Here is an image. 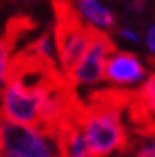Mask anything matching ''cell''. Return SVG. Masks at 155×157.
<instances>
[{
	"instance_id": "obj_1",
	"label": "cell",
	"mask_w": 155,
	"mask_h": 157,
	"mask_svg": "<svg viewBox=\"0 0 155 157\" xmlns=\"http://www.w3.org/2000/svg\"><path fill=\"white\" fill-rule=\"evenodd\" d=\"M130 93L99 91L87 105H81L77 122L91 147L93 157H112L128 145V128L122 118V105Z\"/></svg>"
},
{
	"instance_id": "obj_2",
	"label": "cell",
	"mask_w": 155,
	"mask_h": 157,
	"mask_svg": "<svg viewBox=\"0 0 155 157\" xmlns=\"http://www.w3.org/2000/svg\"><path fill=\"white\" fill-rule=\"evenodd\" d=\"M52 6L56 13V58L62 75L68 77V72L77 66V62L87 52L95 31L79 19L70 0H52Z\"/></svg>"
},
{
	"instance_id": "obj_3",
	"label": "cell",
	"mask_w": 155,
	"mask_h": 157,
	"mask_svg": "<svg viewBox=\"0 0 155 157\" xmlns=\"http://www.w3.org/2000/svg\"><path fill=\"white\" fill-rule=\"evenodd\" d=\"M0 151L19 157H62L58 130L0 118Z\"/></svg>"
},
{
	"instance_id": "obj_4",
	"label": "cell",
	"mask_w": 155,
	"mask_h": 157,
	"mask_svg": "<svg viewBox=\"0 0 155 157\" xmlns=\"http://www.w3.org/2000/svg\"><path fill=\"white\" fill-rule=\"evenodd\" d=\"M114 50L116 46L110 37V33L95 31L87 52L77 62V66L68 72L66 77L68 83L72 87H85V89H93L106 83V64Z\"/></svg>"
},
{
	"instance_id": "obj_5",
	"label": "cell",
	"mask_w": 155,
	"mask_h": 157,
	"mask_svg": "<svg viewBox=\"0 0 155 157\" xmlns=\"http://www.w3.org/2000/svg\"><path fill=\"white\" fill-rule=\"evenodd\" d=\"M149 64L134 52L128 50H114L106 64V83L110 89L124 91V93H137L141 85L149 77Z\"/></svg>"
},
{
	"instance_id": "obj_6",
	"label": "cell",
	"mask_w": 155,
	"mask_h": 157,
	"mask_svg": "<svg viewBox=\"0 0 155 157\" xmlns=\"http://www.w3.org/2000/svg\"><path fill=\"white\" fill-rule=\"evenodd\" d=\"M72 8L79 15V19L91 27L93 31H101V33H110L116 29V15L114 10L103 4L101 0H70Z\"/></svg>"
},
{
	"instance_id": "obj_7",
	"label": "cell",
	"mask_w": 155,
	"mask_h": 157,
	"mask_svg": "<svg viewBox=\"0 0 155 157\" xmlns=\"http://www.w3.org/2000/svg\"><path fill=\"white\" fill-rule=\"evenodd\" d=\"M60 134V149H62V157H93L91 147L85 139V132L81 130L77 118L66 122L64 126L58 128Z\"/></svg>"
},
{
	"instance_id": "obj_8",
	"label": "cell",
	"mask_w": 155,
	"mask_h": 157,
	"mask_svg": "<svg viewBox=\"0 0 155 157\" xmlns=\"http://www.w3.org/2000/svg\"><path fill=\"white\" fill-rule=\"evenodd\" d=\"M25 52L31 54V56H35L37 60H41V62L52 64V66H58V58H56V41H54V37L48 35V33L35 37Z\"/></svg>"
},
{
	"instance_id": "obj_9",
	"label": "cell",
	"mask_w": 155,
	"mask_h": 157,
	"mask_svg": "<svg viewBox=\"0 0 155 157\" xmlns=\"http://www.w3.org/2000/svg\"><path fill=\"white\" fill-rule=\"evenodd\" d=\"M134 97H137V105L141 108V112L155 118V71L149 72L147 81L141 85V89L134 93Z\"/></svg>"
},
{
	"instance_id": "obj_10",
	"label": "cell",
	"mask_w": 155,
	"mask_h": 157,
	"mask_svg": "<svg viewBox=\"0 0 155 157\" xmlns=\"http://www.w3.org/2000/svg\"><path fill=\"white\" fill-rule=\"evenodd\" d=\"M134 157H155V134H145L137 143Z\"/></svg>"
},
{
	"instance_id": "obj_11",
	"label": "cell",
	"mask_w": 155,
	"mask_h": 157,
	"mask_svg": "<svg viewBox=\"0 0 155 157\" xmlns=\"http://www.w3.org/2000/svg\"><path fill=\"white\" fill-rule=\"evenodd\" d=\"M116 35L122 39V41H126V44H141V41H143V35H141L134 27H118Z\"/></svg>"
},
{
	"instance_id": "obj_12",
	"label": "cell",
	"mask_w": 155,
	"mask_h": 157,
	"mask_svg": "<svg viewBox=\"0 0 155 157\" xmlns=\"http://www.w3.org/2000/svg\"><path fill=\"white\" fill-rule=\"evenodd\" d=\"M143 46L147 50V54L155 58V23H151L145 29V33H143Z\"/></svg>"
},
{
	"instance_id": "obj_13",
	"label": "cell",
	"mask_w": 155,
	"mask_h": 157,
	"mask_svg": "<svg viewBox=\"0 0 155 157\" xmlns=\"http://www.w3.org/2000/svg\"><path fill=\"white\" fill-rule=\"evenodd\" d=\"M126 8L134 13V15H143L145 13V2H141V0H128L126 2Z\"/></svg>"
},
{
	"instance_id": "obj_14",
	"label": "cell",
	"mask_w": 155,
	"mask_h": 157,
	"mask_svg": "<svg viewBox=\"0 0 155 157\" xmlns=\"http://www.w3.org/2000/svg\"><path fill=\"white\" fill-rule=\"evenodd\" d=\"M0 157H19L15 153H6V151H0Z\"/></svg>"
},
{
	"instance_id": "obj_15",
	"label": "cell",
	"mask_w": 155,
	"mask_h": 157,
	"mask_svg": "<svg viewBox=\"0 0 155 157\" xmlns=\"http://www.w3.org/2000/svg\"><path fill=\"white\" fill-rule=\"evenodd\" d=\"M141 2H145V4H147V2H151V0H141Z\"/></svg>"
}]
</instances>
